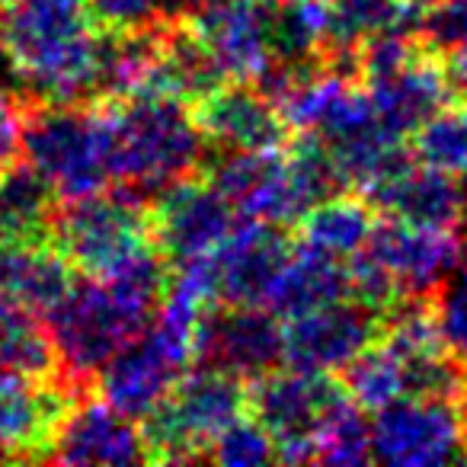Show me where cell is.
<instances>
[{
  "label": "cell",
  "instance_id": "22",
  "mask_svg": "<svg viewBox=\"0 0 467 467\" xmlns=\"http://www.w3.org/2000/svg\"><path fill=\"white\" fill-rule=\"evenodd\" d=\"M339 298H349L346 260L327 256L320 250L305 247V244H295L292 256L269 285L263 307L279 320H292L298 314H307Z\"/></svg>",
  "mask_w": 467,
  "mask_h": 467
},
{
  "label": "cell",
  "instance_id": "9",
  "mask_svg": "<svg viewBox=\"0 0 467 467\" xmlns=\"http://www.w3.org/2000/svg\"><path fill=\"white\" fill-rule=\"evenodd\" d=\"M199 176L247 221L288 227L307 212L282 150H231L208 144Z\"/></svg>",
  "mask_w": 467,
  "mask_h": 467
},
{
  "label": "cell",
  "instance_id": "18",
  "mask_svg": "<svg viewBox=\"0 0 467 467\" xmlns=\"http://www.w3.org/2000/svg\"><path fill=\"white\" fill-rule=\"evenodd\" d=\"M365 250L394 275L403 295H432L458 263L461 237L448 227H420L397 218H378Z\"/></svg>",
  "mask_w": 467,
  "mask_h": 467
},
{
  "label": "cell",
  "instance_id": "20",
  "mask_svg": "<svg viewBox=\"0 0 467 467\" xmlns=\"http://www.w3.org/2000/svg\"><path fill=\"white\" fill-rule=\"evenodd\" d=\"M365 97H368L371 109H375L378 122L390 131V135L407 141L429 116L451 103V90L441 74V61L426 46L397 71L384 74V78L365 80L362 84Z\"/></svg>",
  "mask_w": 467,
  "mask_h": 467
},
{
  "label": "cell",
  "instance_id": "29",
  "mask_svg": "<svg viewBox=\"0 0 467 467\" xmlns=\"http://www.w3.org/2000/svg\"><path fill=\"white\" fill-rule=\"evenodd\" d=\"M413 157L426 167L445 170L467 182V99L445 103L413 131Z\"/></svg>",
  "mask_w": 467,
  "mask_h": 467
},
{
  "label": "cell",
  "instance_id": "32",
  "mask_svg": "<svg viewBox=\"0 0 467 467\" xmlns=\"http://www.w3.org/2000/svg\"><path fill=\"white\" fill-rule=\"evenodd\" d=\"M205 461L224 467H260L275 461V441L260 422L250 413L237 416L234 422H227L208 445Z\"/></svg>",
  "mask_w": 467,
  "mask_h": 467
},
{
  "label": "cell",
  "instance_id": "27",
  "mask_svg": "<svg viewBox=\"0 0 467 467\" xmlns=\"http://www.w3.org/2000/svg\"><path fill=\"white\" fill-rule=\"evenodd\" d=\"M330 29V0L266 4V46L279 65L320 58Z\"/></svg>",
  "mask_w": 467,
  "mask_h": 467
},
{
  "label": "cell",
  "instance_id": "25",
  "mask_svg": "<svg viewBox=\"0 0 467 467\" xmlns=\"http://www.w3.org/2000/svg\"><path fill=\"white\" fill-rule=\"evenodd\" d=\"M74 285V266L52 247V244H36V247H4V275H0V292L20 301L23 307L42 314L58 305Z\"/></svg>",
  "mask_w": 467,
  "mask_h": 467
},
{
  "label": "cell",
  "instance_id": "12",
  "mask_svg": "<svg viewBox=\"0 0 467 467\" xmlns=\"http://www.w3.org/2000/svg\"><path fill=\"white\" fill-rule=\"evenodd\" d=\"M381 333V317L352 298L330 301L282 327V362L301 371L333 375Z\"/></svg>",
  "mask_w": 467,
  "mask_h": 467
},
{
  "label": "cell",
  "instance_id": "15",
  "mask_svg": "<svg viewBox=\"0 0 467 467\" xmlns=\"http://www.w3.org/2000/svg\"><path fill=\"white\" fill-rule=\"evenodd\" d=\"M292 247L279 224L244 218L227 241L212 250L214 295L221 305H263Z\"/></svg>",
  "mask_w": 467,
  "mask_h": 467
},
{
  "label": "cell",
  "instance_id": "13",
  "mask_svg": "<svg viewBox=\"0 0 467 467\" xmlns=\"http://www.w3.org/2000/svg\"><path fill=\"white\" fill-rule=\"evenodd\" d=\"M46 461L71 467H93V464H144L141 429L135 420L119 413L103 397H90L80 390L58 420L48 441Z\"/></svg>",
  "mask_w": 467,
  "mask_h": 467
},
{
  "label": "cell",
  "instance_id": "10",
  "mask_svg": "<svg viewBox=\"0 0 467 467\" xmlns=\"http://www.w3.org/2000/svg\"><path fill=\"white\" fill-rule=\"evenodd\" d=\"M192 362L244 384L282 365V324L263 305H208L192 330Z\"/></svg>",
  "mask_w": 467,
  "mask_h": 467
},
{
  "label": "cell",
  "instance_id": "26",
  "mask_svg": "<svg viewBox=\"0 0 467 467\" xmlns=\"http://www.w3.org/2000/svg\"><path fill=\"white\" fill-rule=\"evenodd\" d=\"M422 7L410 0H330L324 55H352L358 42L381 33L420 36Z\"/></svg>",
  "mask_w": 467,
  "mask_h": 467
},
{
  "label": "cell",
  "instance_id": "17",
  "mask_svg": "<svg viewBox=\"0 0 467 467\" xmlns=\"http://www.w3.org/2000/svg\"><path fill=\"white\" fill-rule=\"evenodd\" d=\"M202 135L212 148L231 150H282L288 144V125L273 99L250 80L221 84L214 93L189 106Z\"/></svg>",
  "mask_w": 467,
  "mask_h": 467
},
{
  "label": "cell",
  "instance_id": "2",
  "mask_svg": "<svg viewBox=\"0 0 467 467\" xmlns=\"http://www.w3.org/2000/svg\"><path fill=\"white\" fill-rule=\"evenodd\" d=\"M97 103L106 112L116 189L150 205L163 186L199 173L208 141L186 103L157 93Z\"/></svg>",
  "mask_w": 467,
  "mask_h": 467
},
{
  "label": "cell",
  "instance_id": "30",
  "mask_svg": "<svg viewBox=\"0 0 467 467\" xmlns=\"http://www.w3.org/2000/svg\"><path fill=\"white\" fill-rule=\"evenodd\" d=\"M314 461L320 464H368L371 461V422L349 397H343L327 413L314 441Z\"/></svg>",
  "mask_w": 467,
  "mask_h": 467
},
{
  "label": "cell",
  "instance_id": "34",
  "mask_svg": "<svg viewBox=\"0 0 467 467\" xmlns=\"http://www.w3.org/2000/svg\"><path fill=\"white\" fill-rule=\"evenodd\" d=\"M87 10L99 29H141L163 20L150 0H87Z\"/></svg>",
  "mask_w": 467,
  "mask_h": 467
},
{
  "label": "cell",
  "instance_id": "16",
  "mask_svg": "<svg viewBox=\"0 0 467 467\" xmlns=\"http://www.w3.org/2000/svg\"><path fill=\"white\" fill-rule=\"evenodd\" d=\"M182 23L212 48L231 80L254 84L269 67L263 0H192Z\"/></svg>",
  "mask_w": 467,
  "mask_h": 467
},
{
  "label": "cell",
  "instance_id": "19",
  "mask_svg": "<svg viewBox=\"0 0 467 467\" xmlns=\"http://www.w3.org/2000/svg\"><path fill=\"white\" fill-rule=\"evenodd\" d=\"M362 199L381 218H397L420 227L458 231L467 221V186L445 170L413 161L400 173L362 192Z\"/></svg>",
  "mask_w": 467,
  "mask_h": 467
},
{
  "label": "cell",
  "instance_id": "39",
  "mask_svg": "<svg viewBox=\"0 0 467 467\" xmlns=\"http://www.w3.org/2000/svg\"><path fill=\"white\" fill-rule=\"evenodd\" d=\"M7 67H10V58H7V52H4V46H0V78L7 74Z\"/></svg>",
  "mask_w": 467,
  "mask_h": 467
},
{
  "label": "cell",
  "instance_id": "7",
  "mask_svg": "<svg viewBox=\"0 0 467 467\" xmlns=\"http://www.w3.org/2000/svg\"><path fill=\"white\" fill-rule=\"evenodd\" d=\"M346 397L343 384L324 371L273 368L247 381V413L273 435L275 461L307 464L327 413Z\"/></svg>",
  "mask_w": 467,
  "mask_h": 467
},
{
  "label": "cell",
  "instance_id": "38",
  "mask_svg": "<svg viewBox=\"0 0 467 467\" xmlns=\"http://www.w3.org/2000/svg\"><path fill=\"white\" fill-rule=\"evenodd\" d=\"M461 422H464V454H467V390L461 397Z\"/></svg>",
  "mask_w": 467,
  "mask_h": 467
},
{
  "label": "cell",
  "instance_id": "4",
  "mask_svg": "<svg viewBox=\"0 0 467 467\" xmlns=\"http://www.w3.org/2000/svg\"><path fill=\"white\" fill-rule=\"evenodd\" d=\"M247 413V384L224 371H186L148 413L141 416V441L148 461L157 464H189L205 461L212 439Z\"/></svg>",
  "mask_w": 467,
  "mask_h": 467
},
{
  "label": "cell",
  "instance_id": "41",
  "mask_svg": "<svg viewBox=\"0 0 467 467\" xmlns=\"http://www.w3.org/2000/svg\"><path fill=\"white\" fill-rule=\"evenodd\" d=\"M263 4H285V0H263Z\"/></svg>",
  "mask_w": 467,
  "mask_h": 467
},
{
  "label": "cell",
  "instance_id": "37",
  "mask_svg": "<svg viewBox=\"0 0 467 467\" xmlns=\"http://www.w3.org/2000/svg\"><path fill=\"white\" fill-rule=\"evenodd\" d=\"M150 7H154L157 16H163V20H182V14L192 7V0H150Z\"/></svg>",
  "mask_w": 467,
  "mask_h": 467
},
{
  "label": "cell",
  "instance_id": "3",
  "mask_svg": "<svg viewBox=\"0 0 467 467\" xmlns=\"http://www.w3.org/2000/svg\"><path fill=\"white\" fill-rule=\"evenodd\" d=\"M23 154L61 199H84L112 182L109 129L103 106L26 99Z\"/></svg>",
  "mask_w": 467,
  "mask_h": 467
},
{
  "label": "cell",
  "instance_id": "14",
  "mask_svg": "<svg viewBox=\"0 0 467 467\" xmlns=\"http://www.w3.org/2000/svg\"><path fill=\"white\" fill-rule=\"evenodd\" d=\"M78 394L61 378L0 371V461H46L55 426Z\"/></svg>",
  "mask_w": 467,
  "mask_h": 467
},
{
  "label": "cell",
  "instance_id": "28",
  "mask_svg": "<svg viewBox=\"0 0 467 467\" xmlns=\"http://www.w3.org/2000/svg\"><path fill=\"white\" fill-rule=\"evenodd\" d=\"M339 384H343L346 397L352 403H358L362 410H378L384 403L397 400L407 394L403 384V365L381 339H375L371 346H365L358 356H352L349 362L339 368Z\"/></svg>",
  "mask_w": 467,
  "mask_h": 467
},
{
  "label": "cell",
  "instance_id": "36",
  "mask_svg": "<svg viewBox=\"0 0 467 467\" xmlns=\"http://www.w3.org/2000/svg\"><path fill=\"white\" fill-rule=\"evenodd\" d=\"M439 61H441V74H445L448 90H451V99H467V42L441 52Z\"/></svg>",
  "mask_w": 467,
  "mask_h": 467
},
{
  "label": "cell",
  "instance_id": "24",
  "mask_svg": "<svg viewBox=\"0 0 467 467\" xmlns=\"http://www.w3.org/2000/svg\"><path fill=\"white\" fill-rule=\"evenodd\" d=\"M375 221V208L358 192L349 195L343 189V192L314 202L295 221V231H298V241L295 244H305V247L320 250L327 256H337V260H352V256L365 250Z\"/></svg>",
  "mask_w": 467,
  "mask_h": 467
},
{
  "label": "cell",
  "instance_id": "6",
  "mask_svg": "<svg viewBox=\"0 0 467 467\" xmlns=\"http://www.w3.org/2000/svg\"><path fill=\"white\" fill-rule=\"evenodd\" d=\"M48 244L71 263L78 273L103 279L122 266L131 254L150 244L148 202L112 186L109 192H93L84 199H67L55 208Z\"/></svg>",
  "mask_w": 467,
  "mask_h": 467
},
{
  "label": "cell",
  "instance_id": "40",
  "mask_svg": "<svg viewBox=\"0 0 467 467\" xmlns=\"http://www.w3.org/2000/svg\"><path fill=\"white\" fill-rule=\"evenodd\" d=\"M410 4H416V7H429L432 0H410Z\"/></svg>",
  "mask_w": 467,
  "mask_h": 467
},
{
  "label": "cell",
  "instance_id": "5",
  "mask_svg": "<svg viewBox=\"0 0 467 467\" xmlns=\"http://www.w3.org/2000/svg\"><path fill=\"white\" fill-rule=\"evenodd\" d=\"M52 343L55 368L65 384L87 390L106 358L148 327V317L129 307L103 279L74 282L67 295L42 314Z\"/></svg>",
  "mask_w": 467,
  "mask_h": 467
},
{
  "label": "cell",
  "instance_id": "1",
  "mask_svg": "<svg viewBox=\"0 0 467 467\" xmlns=\"http://www.w3.org/2000/svg\"><path fill=\"white\" fill-rule=\"evenodd\" d=\"M0 46L36 103H93L99 26L87 0H0Z\"/></svg>",
  "mask_w": 467,
  "mask_h": 467
},
{
  "label": "cell",
  "instance_id": "8",
  "mask_svg": "<svg viewBox=\"0 0 467 467\" xmlns=\"http://www.w3.org/2000/svg\"><path fill=\"white\" fill-rule=\"evenodd\" d=\"M371 461L397 467H429L467 461L461 400L397 397L375 410Z\"/></svg>",
  "mask_w": 467,
  "mask_h": 467
},
{
  "label": "cell",
  "instance_id": "21",
  "mask_svg": "<svg viewBox=\"0 0 467 467\" xmlns=\"http://www.w3.org/2000/svg\"><path fill=\"white\" fill-rule=\"evenodd\" d=\"M227 80L224 67L212 55V48L192 33L182 20H167L161 36V52L150 71L144 93L157 97H173L186 106H195L214 93Z\"/></svg>",
  "mask_w": 467,
  "mask_h": 467
},
{
  "label": "cell",
  "instance_id": "31",
  "mask_svg": "<svg viewBox=\"0 0 467 467\" xmlns=\"http://www.w3.org/2000/svg\"><path fill=\"white\" fill-rule=\"evenodd\" d=\"M432 305L445 349L467 362V234L461 241L458 263L432 292Z\"/></svg>",
  "mask_w": 467,
  "mask_h": 467
},
{
  "label": "cell",
  "instance_id": "11",
  "mask_svg": "<svg viewBox=\"0 0 467 467\" xmlns=\"http://www.w3.org/2000/svg\"><path fill=\"white\" fill-rule=\"evenodd\" d=\"M150 244L167 256V263H182L212 254L227 241V234L241 224V214L231 202L214 192L199 173L163 186L150 199Z\"/></svg>",
  "mask_w": 467,
  "mask_h": 467
},
{
  "label": "cell",
  "instance_id": "23",
  "mask_svg": "<svg viewBox=\"0 0 467 467\" xmlns=\"http://www.w3.org/2000/svg\"><path fill=\"white\" fill-rule=\"evenodd\" d=\"M55 199L48 180L29 163L16 161L0 170V247L48 244Z\"/></svg>",
  "mask_w": 467,
  "mask_h": 467
},
{
  "label": "cell",
  "instance_id": "33",
  "mask_svg": "<svg viewBox=\"0 0 467 467\" xmlns=\"http://www.w3.org/2000/svg\"><path fill=\"white\" fill-rule=\"evenodd\" d=\"M420 42L435 55L467 42V0H432L422 7Z\"/></svg>",
  "mask_w": 467,
  "mask_h": 467
},
{
  "label": "cell",
  "instance_id": "35",
  "mask_svg": "<svg viewBox=\"0 0 467 467\" xmlns=\"http://www.w3.org/2000/svg\"><path fill=\"white\" fill-rule=\"evenodd\" d=\"M23 119L26 99L0 84V170L23 157Z\"/></svg>",
  "mask_w": 467,
  "mask_h": 467
}]
</instances>
